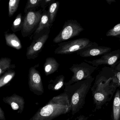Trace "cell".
Returning <instances> with one entry per match:
<instances>
[{
    "instance_id": "obj_1",
    "label": "cell",
    "mask_w": 120,
    "mask_h": 120,
    "mask_svg": "<svg viewBox=\"0 0 120 120\" xmlns=\"http://www.w3.org/2000/svg\"><path fill=\"white\" fill-rule=\"evenodd\" d=\"M118 88L114 69L107 67L102 68L90 89L95 109H100L109 102Z\"/></svg>"
},
{
    "instance_id": "obj_2",
    "label": "cell",
    "mask_w": 120,
    "mask_h": 120,
    "mask_svg": "<svg viewBox=\"0 0 120 120\" xmlns=\"http://www.w3.org/2000/svg\"><path fill=\"white\" fill-rule=\"evenodd\" d=\"M68 96L64 92L52 97L41 107L29 120H52L71 111Z\"/></svg>"
},
{
    "instance_id": "obj_3",
    "label": "cell",
    "mask_w": 120,
    "mask_h": 120,
    "mask_svg": "<svg viewBox=\"0 0 120 120\" xmlns=\"http://www.w3.org/2000/svg\"><path fill=\"white\" fill-rule=\"evenodd\" d=\"M94 80L92 77L64 87V92L68 97L72 115H75L83 107L86 95Z\"/></svg>"
},
{
    "instance_id": "obj_4",
    "label": "cell",
    "mask_w": 120,
    "mask_h": 120,
    "mask_svg": "<svg viewBox=\"0 0 120 120\" xmlns=\"http://www.w3.org/2000/svg\"><path fill=\"white\" fill-rule=\"evenodd\" d=\"M96 42H91L85 38H78L59 43L54 53L56 54H70L78 52L82 50L94 45Z\"/></svg>"
},
{
    "instance_id": "obj_5",
    "label": "cell",
    "mask_w": 120,
    "mask_h": 120,
    "mask_svg": "<svg viewBox=\"0 0 120 120\" xmlns=\"http://www.w3.org/2000/svg\"><path fill=\"white\" fill-rule=\"evenodd\" d=\"M97 68V67L94 66L86 62L73 64L69 68V70L73 75L68 82H65L64 86L70 85L92 78V74Z\"/></svg>"
},
{
    "instance_id": "obj_6",
    "label": "cell",
    "mask_w": 120,
    "mask_h": 120,
    "mask_svg": "<svg viewBox=\"0 0 120 120\" xmlns=\"http://www.w3.org/2000/svg\"><path fill=\"white\" fill-rule=\"evenodd\" d=\"M84 28L76 20L69 19L66 21L58 35L53 39L55 43H60L79 35Z\"/></svg>"
},
{
    "instance_id": "obj_7",
    "label": "cell",
    "mask_w": 120,
    "mask_h": 120,
    "mask_svg": "<svg viewBox=\"0 0 120 120\" xmlns=\"http://www.w3.org/2000/svg\"><path fill=\"white\" fill-rule=\"evenodd\" d=\"M42 9L25 14L21 32L24 38L32 36L38 27L42 17Z\"/></svg>"
},
{
    "instance_id": "obj_8",
    "label": "cell",
    "mask_w": 120,
    "mask_h": 120,
    "mask_svg": "<svg viewBox=\"0 0 120 120\" xmlns=\"http://www.w3.org/2000/svg\"><path fill=\"white\" fill-rule=\"evenodd\" d=\"M50 32V28L47 29L33 38L32 43L27 48L26 55L28 59H35L38 57L49 38Z\"/></svg>"
},
{
    "instance_id": "obj_9",
    "label": "cell",
    "mask_w": 120,
    "mask_h": 120,
    "mask_svg": "<svg viewBox=\"0 0 120 120\" xmlns=\"http://www.w3.org/2000/svg\"><path fill=\"white\" fill-rule=\"evenodd\" d=\"M120 61V49L111 51L102 55L100 58L92 61L85 60V62L94 66L98 67L99 66L106 65L109 66L114 69L118 64Z\"/></svg>"
},
{
    "instance_id": "obj_10",
    "label": "cell",
    "mask_w": 120,
    "mask_h": 120,
    "mask_svg": "<svg viewBox=\"0 0 120 120\" xmlns=\"http://www.w3.org/2000/svg\"><path fill=\"white\" fill-rule=\"evenodd\" d=\"M29 69L28 74V85L30 90L36 95H42L44 90L42 80L39 71L36 69V66Z\"/></svg>"
},
{
    "instance_id": "obj_11",
    "label": "cell",
    "mask_w": 120,
    "mask_h": 120,
    "mask_svg": "<svg viewBox=\"0 0 120 120\" xmlns=\"http://www.w3.org/2000/svg\"><path fill=\"white\" fill-rule=\"evenodd\" d=\"M112 48L105 46H99L97 43L85 48L77 52L80 56L83 57H94L104 55L111 51Z\"/></svg>"
},
{
    "instance_id": "obj_12",
    "label": "cell",
    "mask_w": 120,
    "mask_h": 120,
    "mask_svg": "<svg viewBox=\"0 0 120 120\" xmlns=\"http://www.w3.org/2000/svg\"><path fill=\"white\" fill-rule=\"evenodd\" d=\"M3 102L11 106L13 110L16 111L18 113L21 114L23 111L25 102L23 97L16 94L3 98Z\"/></svg>"
},
{
    "instance_id": "obj_13",
    "label": "cell",
    "mask_w": 120,
    "mask_h": 120,
    "mask_svg": "<svg viewBox=\"0 0 120 120\" xmlns=\"http://www.w3.org/2000/svg\"><path fill=\"white\" fill-rule=\"evenodd\" d=\"M42 17L38 28L36 30L31 37L33 38L42 31L48 28H51L52 25L50 23L49 19L48 11L46 10H42Z\"/></svg>"
},
{
    "instance_id": "obj_14",
    "label": "cell",
    "mask_w": 120,
    "mask_h": 120,
    "mask_svg": "<svg viewBox=\"0 0 120 120\" xmlns=\"http://www.w3.org/2000/svg\"><path fill=\"white\" fill-rule=\"evenodd\" d=\"M60 64L54 57H49L45 60L44 63V72L45 75H51L58 70Z\"/></svg>"
},
{
    "instance_id": "obj_15",
    "label": "cell",
    "mask_w": 120,
    "mask_h": 120,
    "mask_svg": "<svg viewBox=\"0 0 120 120\" xmlns=\"http://www.w3.org/2000/svg\"><path fill=\"white\" fill-rule=\"evenodd\" d=\"M4 36L6 43L8 46L18 50L22 48L21 41L14 33H8L5 32Z\"/></svg>"
},
{
    "instance_id": "obj_16",
    "label": "cell",
    "mask_w": 120,
    "mask_h": 120,
    "mask_svg": "<svg viewBox=\"0 0 120 120\" xmlns=\"http://www.w3.org/2000/svg\"><path fill=\"white\" fill-rule=\"evenodd\" d=\"M112 120H120V90L117 89L113 102Z\"/></svg>"
},
{
    "instance_id": "obj_17",
    "label": "cell",
    "mask_w": 120,
    "mask_h": 120,
    "mask_svg": "<svg viewBox=\"0 0 120 120\" xmlns=\"http://www.w3.org/2000/svg\"><path fill=\"white\" fill-rule=\"evenodd\" d=\"M65 77L63 75L58 76L54 80H51L48 86L49 90L55 91L60 90L64 85Z\"/></svg>"
},
{
    "instance_id": "obj_18",
    "label": "cell",
    "mask_w": 120,
    "mask_h": 120,
    "mask_svg": "<svg viewBox=\"0 0 120 120\" xmlns=\"http://www.w3.org/2000/svg\"><path fill=\"white\" fill-rule=\"evenodd\" d=\"M12 60L8 57H2L0 59V76L5 72L16 68L15 64H11Z\"/></svg>"
},
{
    "instance_id": "obj_19",
    "label": "cell",
    "mask_w": 120,
    "mask_h": 120,
    "mask_svg": "<svg viewBox=\"0 0 120 120\" xmlns=\"http://www.w3.org/2000/svg\"><path fill=\"white\" fill-rule=\"evenodd\" d=\"M60 3L59 1L55 2L52 3L49 7L48 13L49 19L50 23L51 25H53L55 20L57 14L59 10Z\"/></svg>"
},
{
    "instance_id": "obj_20",
    "label": "cell",
    "mask_w": 120,
    "mask_h": 120,
    "mask_svg": "<svg viewBox=\"0 0 120 120\" xmlns=\"http://www.w3.org/2000/svg\"><path fill=\"white\" fill-rule=\"evenodd\" d=\"M16 73L13 69L9 70L3 74L0 78V88L9 83L15 76Z\"/></svg>"
},
{
    "instance_id": "obj_21",
    "label": "cell",
    "mask_w": 120,
    "mask_h": 120,
    "mask_svg": "<svg viewBox=\"0 0 120 120\" xmlns=\"http://www.w3.org/2000/svg\"><path fill=\"white\" fill-rule=\"evenodd\" d=\"M42 0H29L26 3L24 10L25 14L29 12L36 11V10L40 7Z\"/></svg>"
},
{
    "instance_id": "obj_22",
    "label": "cell",
    "mask_w": 120,
    "mask_h": 120,
    "mask_svg": "<svg viewBox=\"0 0 120 120\" xmlns=\"http://www.w3.org/2000/svg\"><path fill=\"white\" fill-rule=\"evenodd\" d=\"M24 17H22L21 13H19L15 18L11 26V29L14 33L21 31L23 26Z\"/></svg>"
},
{
    "instance_id": "obj_23",
    "label": "cell",
    "mask_w": 120,
    "mask_h": 120,
    "mask_svg": "<svg viewBox=\"0 0 120 120\" xmlns=\"http://www.w3.org/2000/svg\"><path fill=\"white\" fill-rule=\"evenodd\" d=\"M20 0H10L9 3V16L11 17L16 12L19 7Z\"/></svg>"
},
{
    "instance_id": "obj_24",
    "label": "cell",
    "mask_w": 120,
    "mask_h": 120,
    "mask_svg": "<svg viewBox=\"0 0 120 120\" xmlns=\"http://www.w3.org/2000/svg\"><path fill=\"white\" fill-rule=\"evenodd\" d=\"M107 37H113L120 38V23L116 25L109 30L106 33Z\"/></svg>"
},
{
    "instance_id": "obj_25",
    "label": "cell",
    "mask_w": 120,
    "mask_h": 120,
    "mask_svg": "<svg viewBox=\"0 0 120 120\" xmlns=\"http://www.w3.org/2000/svg\"><path fill=\"white\" fill-rule=\"evenodd\" d=\"M55 2V0H42L40 6L42 10H45L47 7H49Z\"/></svg>"
},
{
    "instance_id": "obj_26",
    "label": "cell",
    "mask_w": 120,
    "mask_h": 120,
    "mask_svg": "<svg viewBox=\"0 0 120 120\" xmlns=\"http://www.w3.org/2000/svg\"><path fill=\"white\" fill-rule=\"evenodd\" d=\"M115 76L118 86V88L120 89V71L115 70Z\"/></svg>"
},
{
    "instance_id": "obj_27",
    "label": "cell",
    "mask_w": 120,
    "mask_h": 120,
    "mask_svg": "<svg viewBox=\"0 0 120 120\" xmlns=\"http://www.w3.org/2000/svg\"><path fill=\"white\" fill-rule=\"evenodd\" d=\"M88 118V116H86L84 115H81L78 116L75 120H87ZM66 120H71L70 119H68Z\"/></svg>"
},
{
    "instance_id": "obj_28",
    "label": "cell",
    "mask_w": 120,
    "mask_h": 120,
    "mask_svg": "<svg viewBox=\"0 0 120 120\" xmlns=\"http://www.w3.org/2000/svg\"><path fill=\"white\" fill-rule=\"evenodd\" d=\"M0 120H6L4 111L1 107H0Z\"/></svg>"
},
{
    "instance_id": "obj_29",
    "label": "cell",
    "mask_w": 120,
    "mask_h": 120,
    "mask_svg": "<svg viewBox=\"0 0 120 120\" xmlns=\"http://www.w3.org/2000/svg\"><path fill=\"white\" fill-rule=\"evenodd\" d=\"M114 70H116V71H120V61L118 64L116 66L115 68L114 69Z\"/></svg>"
},
{
    "instance_id": "obj_30",
    "label": "cell",
    "mask_w": 120,
    "mask_h": 120,
    "mask_svg": "<svg viewBox=\"0 0 120 120\" xmlns=\"http://www.w3.org/2000/svg\"><path fill=\"white\" fill-rule=\"evenodd\" d=\"M106 1L107 2V3L109 5H111V3L116 2L115 0H106Z\"/></svg>"
},
{
    "instance_id": "obj_31",
    "label": "cell",
    "mask_w": 120,
    "mask_h": 120,
    "mask_svg": "<svg viewBox=\"0 0 120 120\" xmlns=\"http://www.w3.org/2000/svg\"><path fill=\"white\" fill-rule=\"evenodd\" d=\"M102 120V119H98V120Z\"/></svg>"
}]
</instances>
